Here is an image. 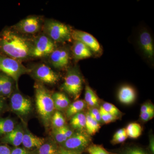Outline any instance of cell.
<instances>
[{
	"mask_svg": "<svg viewBox=\"0 0 154 154\" xmlns=\"http://www.w3.org/2000/svg\"><path fill=\"white\" fill-rule=\"evenodd\" d=\"M74 152H72L60 146L59 149L57 154H74Z\"/></svg>",
	"mask_w": 154,
	"mask_h": 154,
	"instance_id": "obj_41",
	"label": "cell"
},
{
	"mask_svg": "<svg viewBox=\"0 0 154 154\" xmlns=\"http://www.w3.org/2000/svg\"><path fill=\"white\" fill-rule=\"evenodd\" d=\"M136 96L134 89L129 86H123L119 91V100L123 104L126 105L131 104L135 100Z\"/></svg>",
	"mask_w": 154,
	"mask_h": 154,
	"instance_id": "obj_17",
	"label": "cell"
},
{
	"mask_svg": "<svg viewBox=\"0 0 154 154\" xmlns=\"http://www.w3.org/2000/svg\"><path fill=\"white\" fill-rule=\"evenodd\" d=\"M72 39L81 42L91 50V51L99 52L101 51L99 42L93 35L85 31L80 30L72 31Z\"/></svg>",
	"mask_w": 154,
	"mask_h": 154,
	"instance_id": "obj_11",
	"label": "cell"
},
{
	"mask_svg": "<svg viewBox=\"0 0 154 154\" xmlns=\"http://www.w3.org/2000/svg\"><path fill=\"white\" fill-rule=\"evenodd\" d=\"M43 29L46 36L54 42L63 43L71 41L72 30L69 26L55 20H46Z\"/></svg>",
	"mask_w": 154,
	"mask_h": 154,
	"instance_id": "obj_3",
	"label": "cell"
},
{
	"mask_svg": "<svg viewBox=\"0 0 154 154\" xmlns=\"http://www.w3.org/2000/svg\"><path fill=\"white\" fill-rule=\"evenodd\" d=\"M24 133L22 128L17 126L11 132L5 135L2 139L3 142L15 147H19L22 144Z\"/></svg>",
	"mask_w": 154,
	"mask_h": 154,
	"instance_id": "obj_15",
	"label": "cell"
},
{
	"mask_svg": "<svg viewBox=\"0 0 154 154\" xmlns=\"http://www.w3.org/2000/svg\"><path fill=\"white\" fill-rule=\"evenodd\" d=\"M117 154H149L141 148L137 146L127 147L119 150Z\"/></svg>",
	"mask_w": 154,
	"mask_h": 154,
	"instance_id": "obj_30",
	"label": "cell"
},
{
	"mask_svg": "<svg viewBox=\"0 0 154 154\" xmlns=\"http://www.w3.org/2000/svg\"><path fill=\"white\" fill-rule=\"evenodd\" d=\"M154 141L153 137L152 136L150 138L149 145V148L151 154H154Z\"/></svg>",
	"mask_w": 154,
	"mask_h": 154,
	"instance_id": "obj_42",
	"label": "cell"
},
{
	"mask_svg": "<svg viewBox=\"0 0 154 154\" xmlns=\"http://www.w3.org/2000/svg\"><path fill=\"white\" fill-rule=\"evenodd\" d=\"M99 110L100 111V114H101L102 122L105 124H108V123L115 121L116 119H117L112 115H110V113L105 111L102 106L100 107Z\"/></svg>",
	"mask_w": 154,
	"mask_h": 154,
	"instance_id": "obj_32",
	"label": "cell"
},
{
	"mask_svg": "<svg viewBox=\"0 0 154 154\" xmlns=\"http://www.w3.org/2000/svg\"><path fill=\"white\" fill-rule=\"evenodd\" d=\"M89 154H117L108 151L102 146L91 144L86 150Z\"/></svg>",
	"mask_w": 154,
	"mask_h": 154,
	"instance_id": "obj_29",
	"label": "cell"
},
{
	"mask_svg": "<svg viewBox=\"0 0 154 154\" xmlns=\"http://www.w3.org/2000/svg\"><path fill=\"white\" fill-rule=\"evenodd\" d=\"M33 77L41 82L54 85L59 80V76L45 64L41 63L33 67L31 72Z\"/></svg>",
	"mask_w": 154,
	"mask_h": 154,
	"instance_id": "obj_8",
	"label": "cell"
},
{
	"mask_svg": "<svg viewBox=\"0 0 154 154\" xmlns=\"http://www.w3.org/2000/svg\"><path fill=\"white\" fill-rule=\"evenodd\" d=\"M154 110V106L150 102H146L141 107L140 113Z\"/></svg>",
	"mask_w": 154,
	"mask_h": 154,
	"instance_id": "obj_36",
	"label": "cell"
},
{
	"mask_svg": "<svg viewBox=\"0 0 154 154\" xmlns=\"http://www.w3.org/2000/svg\"><path fill=\"white\" fill-rule=\"evenodd\" d=\"M2 94L3 96L8 97L11 96L13 88L14 80L11 77L4 73H2Z\"/></svg>",
	"mask_w": 154,
	"mask_h": 154,
	"instance_id": "obj_24",
	"label": "cell"
},
{
	"mask_svg": "<svg viewBox=\"0 0 154 154\" xmlns=\"http://www.w3.org/2000/svg\"><path fill=\"white\" fill-rule=\"evenodd\" d=\"M55 48V42L45 34H42L32 42L30 57H45L49 56Z\"/></svg>",
	"mask_w": 154,
	"mask_h": 154,
	"instance_id": "obj_6",
	"label": "cell"
},
{
	"mask_svg": "<svg viewBox=\"0 0 154 154\" xmlns=\"http://www.w3.org/2000/svg\"><path fill=\"white\" fill-rule=\"evenodd\" d=\"M86 103L84 100H77L70 104L67 108L66 114L68 117H71L80 113L85 107Z\"/></svg>",
	"mask_w": 154,
	"mask_h": 154,
	"instance_id": "obj_20",
	"label": "cell"
},
{
	"mask_svg": "<svg viewBox=\"0 0 154 154\" xmlns=\"http://www.w3.org/2000/svg\"><path fill=\"white\" fill-rule=\"evenodd\" d=\"M54 107L58 111L63 110L67 108L70 105L69 99L63 93L56 92L52 95Z\"/></svg>",
	"mask_w": 154,
	"mask_h": 154,
	"instance_id": "obj_19",
	"label": "cell"
},
{
	"mask_svg": "<svg viewBox=\"0 0 154 154\" xmlns=\"http://www.w3.org/2000/svg\"><path fill=\"white\" fill-rule=\"evenodd\" d=\"M139 41L144 53L149 58H152L154 55V47L150 34L146 30L143 31L140 35Z\"/></svg>",
	"mask_w": 154,
	"mask_h": 154,
	"instance_id": "obj_13",
	"label": "cell"
},
{
	"mask_svg": "<svg viewBox=\"0 0 154 154\" xmlns=\"http://www.w3.org/2000/svg\"><path fill=\"white\" fill-rule=\"evenodd\" d=\"M11 154H31L29 150L24 147H15L11 150Z\"/></svg>",
	"mask_w": 154,
	"mask_h": 154,
	"instance_id": "obj_35",
	"label": "cell"
},
{
	"mask_svg": "<svg viewBox=\"0 0 154 154\" xmlns=\"http://www.w3.org/2000/svg\"><path fill=\"white\" fill-rule=\"evenodd\" d=\"M82 85V79L78 69L76 67L69 69L62 89L75 99H76L81 94Z\"/></svg>",
	"mask_w": 154,
	"mask_h": 154,
	"instance_id": "obj_5",
	"label": "cell"
},
{
	"mask_svg": "<svg viewBox=\"0 0 154 154\" xmlns=\"http://www.w3.org/2000/svg\"><path fill=\"white\" fill-rule=\"evenodd\" d=\"M49 62L56 69H62L68 65L69 54L64 48H56L49 55Z\"/></svg>",
	"mask_w": 154,
	"mask_h": 154,
	"instance_id": "obj_12",
	"label": "cell"
},
{
	"mask_svg": "<svg viewBox=\"0 0 154 154\" xmlns=\"http://www.w3.org/2000/svg\"><path fill=\"white\" fill-rule=\"evenodd\" d=\"M32 42L11 29L0 33V52L20 61L30 57Z\"/></svg>",
	"mask_w": 154,
	"mask_h": 154,
	"instance_id": "obj_1",
	"label": "cell"
},
{
	"mask_svg": "<svg viewBox=\"0 0 154 154\" xmlns=\"http://www.w3.org/2000/svg\"><path fill=\"white\" fill-rule=\"evenodd\" d=\"M154 116V110L140 113V119L142 121L147 122L151 120Z\"/></svg>",
	"mask_w": 154,
	"mask_h": 154,
	"instance_id": "obj_34",
	"label": "cell"
},
{
	"mask_svg": "<svg viewBox=\"0 0 154 154\" xmlns=\"http://www.w3.org/2000/svg\"><path fill=\"white\" fill-rule=\"evenodd\" d=\"M86 121L85 128L87 132L90 135L95 134L100 128V124L97 122L94 119L91 117V116L88 113L86 115Z\"/></svg>",
	"mask_w": 154,
	"mask_h": 154,
	"instance_id": "obj_23",
	"label": "cell"
},
{
	"mask_svg": "<svg viewBox=\"0 0 154 154\" xmlns=\"http://www.w3.org/2000/svg\"><path fill=\"white\" fill-rule=\"evenodd\" d=\"M0 71L12 78L17 85L20 77L22 75L30 73L31 69L24 66L20 61L0 56Z\"/></svg>",
	"mask_w": 154,
	"mask_h": 154,
	"instance_id": "obj_4",
	"label": "cell"
},
{
	"mask_svg": "<svg viewBox=\"0 0 154 154\" xmlns=\"http://www.w3.org/2000/svg\"><path fill=\"white\" fill-rule=\"evenodd\" d=\"M64 134L66 136L67 138H69L74 133V132L68 126L65 125L63 127L60 128Z\"/></svg>",
	"mask_w": 154,
	"mask_h": 154,
	"instance_id": "obj_37",
	"label": "cell"
},
{
	"mask_svg": "<svg viewBox=\"0 0 154 154\" xmlns=\"http://www.w3.org/2000/svg\"><path fill=\"white\" fill-rule=\"evenodd\" d=\"M45 142V139L38 137L27 131L24 133L22 144L24 148L29 150L38 148Z\"/></svg>",
	"mask_w": 154,
	"mask_h": 154,
	"instance_id": "obj_14",
	"label": "cell"
},
{
	"mask_svg": "<svg viewBox=\"0 0 154 154\" xmlns=\"http://www.w3.org/2000/svg\"><path fill=\"white\" fill-rule=\"evenodd\" d=\"M15 128V124L12 119L0 117V135L11 132Z\"/></svg>",
	"mask_w": 154,
	"mask_h": 154,
	"instance_id": "obj_25",
	"label": "cell"
},
{
	"mask_svg": "<svg viewBox=\"0 0 154 154\" xmlns=\"http://www.w3.org/2000/svg\"><path fill=\"white\" fill-rule=\"evenodd\" d=\"M125 134H126L125 128H121V129L119 130L115 133V134L113 135V139L119 137L121 136L122 135Z\"/></svg>",
	"mask_w": 154,
	"mask_h": 154,
	"instance_id": "obj_40",
	"label": "cell"
},
{
	"mask_svg": "<svg viewBox=\"0 0 154 154\" xmlns=\"http://www.w3.org/2000/svg\"><path fill=\"white\" fill-rule=\"evenodd\" d=\"M12 110L21 116L29 114L32 110V103L30 99L19 93H14L11 98Z\"/></svg>",
	"mask_w": 154,
	"mask_h": 154,
	"instance_id": "obj_9",
	"label": "cell"
},
{
	"mask_svg": "<svg viewBox=\"0 0 154 154\" xmlns=\"http://www.w3.org/2000/svg\"><path fill=\"white\" fill-rule=\"evenodd\" d=\"M88 113H89V115L91 116L92 118L94 119V120L99 122V124L103 122L102 118H101V114H100L99 109L94 107L91 109Z\"/></svg>",
	"mask_w": 154,
	"mask_h": 154,
	"instance_id": "obj_33",
	"label": "cell"
},
{
	"mask_svg": "<svg viewBox=\"0 0 154 154\" xmlns=\"http://www.w3.org/2000/svg\"><path fill=\"white\" fill-rule=\"evenodd\" d=\"M11 150L5 145H0V154H11Z\"/></svg>",
	"mask_w": 154,
	"mask_h": 154,
	"instance_id": "obj_39",
	"label": "cell"
},
{
	"mask_svg": "<svg viewBox=\"0 0 154 154\" xmlns=\"http://www.w3.org/2000/svg\"><path fill=\"white\" fill-rule=\"evenodd\" d=\"M125 129L128 136L134 139L139 137L142 131L140 125L137 123H130L128 125Z\"/></svg>",
	"mask_w": 154,
	"mask_h": 154,
	"instance_id": "obj_26",
	"label": "cell"
},
{
	"mask_svg": "<svg viewBox=\"0 0 154 154\" xmlns=\"http://www.w3.org/2000/svg\"><path fill=\"white\" fill-rule=\"evenodd\" d=\"M102 107L105 111L110 113V115L116 119H118L122 116V113L119 110L118 108L111 103L105 102L103 103Z\"/></svg>",
	"mask_w": 154,
	"mask_h": 154,
	"instance_id": "obj_28",
	"label": "cell"
},
{
	"mask_svg": "<svg viewBox=\"0 0 154 154\" xmlns=\"http://www.w3.org/2000/svg\"><path fill=\"white\" fill-rule=\"evenodd\" d=\"M35 99L37 112L45 125L48 126L55 109L52 95L44 86L37 84L35 85Z\"/></svg>",
	"mask_w": 154,
	"mask_h": 154,
	"instance_id": "obj_2",
	"label": "cell"
},
{
	"mask_svg": "<svg viewBox=\"0 0 154 154\" xmlns=\"http://www.w3.org/2000/svg\"><path fill=\"white\" fill-rule=\"evenodd\" d=\"M128 137V136L127 134H125L122 135L119 137L113 139L112 140V143L114 144L122 143L124 142V141L126 140Z\"/></svg>",
	"mask_w": 154,
	"mask_h": 154,
	"instance_id": "obj_38",
	"label": "cell"
},
{
	"mask_svg": "<svg viewBox=\"0 0 154 154\" xmlns=\"http://www.w3.org/2000/svg\"><path fill=\"white\" fill-rule=\"evenodd\" d=\"M74 154H82V153H77V152H75Z\"/></svg>",
	"mask_w": 154,
	"mask_h": 154,
	"instance_id": "obj_45",
	"label": "cell"
},
{
	"mask_svg": "<svg viewBox=\"0 0 154 154\" xmlns=\"http://www.w3.org/2000/svg\"><path fill=\"white\" fill-rule=\"evenodd\" d=\"M91 142L90 135L79 131L74 133L60 146L70 151L82 153L91 144Z\"/></svg>",
	"mask_w": 154,
	"mask_h": 154,
	"instance_id": "obj_7",
	"label": "cell"
},
{
	"mask_svg": "<svg viewBox=\"0 0 154 154\" xmlns=\"http://www.w3.org/2000/svg\"><path fill=\"white\" fill-rule=\"evenodd\" d=\"M53 135L57 143L61 145L67 139L60 128H54Z\"/></svg>",
	"mask_w": 154,
	"mask_h": 154,
	"instance_id": "obj_31",
	"label": "cell"
},
{
	"mask_svg": "<svg viewBox=\"0 0 154 154\" xmlns=\"http://www.w3.org/2000/svg\"><path fill=\"white\" fill-rule=\"evenodd\" d=\"M41 26V21L39 17L30 16L19 21L14 26V28L21 33L33 34L39 31Z\"/></svg>",
	"mask_w": 154,
	"mask_h": 154,
	"instance_id": "obj_10",
	"label": "cell"
},
{
	"mask_svg": "<svg viewBox=\"0 0 154 154\" xmlns=\"http://www.w3.org/2000/svg\"><path fill=\"white\" fill-rule=\"evenodd\" d=\"M3 107V103L2 101L0 99V111L2 110Z\"/></svg>",
	"mask_w": 154,
	"mask_h": 154,
	"instance_id": "obj_44",
	"label": "cell"
},
{
	"mask_svg": "<svg viewBox=\"0 0 154 154\" xmlns=\"http://www.w3.org/2000/svg\"><path fill=\"white\" fill-rule=\"evenodd\" d=\"M85 102L91 107H96L99 105V98L94 91L88 85L85 87Z\"/></svg>",
	"mask_w": 154,
	"mask_h": 154,
	"instance_id": "obj_21",
	"label": "cell"
},
{
	"mask_svg": "<svg viewBox=\"0 0 154 154\" xmlns=\"http://www.w3.org/2000/svg\"><path fill=\"white\" fill-rule=\"evenodd\" d=\"M86 121V115L80 112L72 116L70 124L75 129L81 130L85 128Z\"/></svg>",
	"mask_w": 154,
	"mask_h": 154,
	"instance_id": "obj_22",
	"label": "cell"
},
{
	"mask_svg": "<svg viewBox=\"0 0 154 154\" xmlns=\"http://www.w3.org/2000/svg\"><path fill=\"white\" fill-rule=\"evenodd\" d=\"M51 122L54 128H60L65 125V119L59 111H55L53 114Z\"/></svg>",
	"mask_w": 154,
	"mask_h": 154,
	"instance_id": "obj_27",
	"label": "cell"
},
{
	"mask_svg": "<svg viewBox=\"0 0 154 154\" xmlns=\"http://www.w3.org/2000/svg\"><path fill=\"white\" fill-rule=\"evenodd\" d=\"M60 146L56 143L53 141L45 142L38 148L30 152L31 154H57L59 149Z\"/></svg>",
	"mask_w": 154,
	"mask_h": 154,
	"instance_id": "obj_18",
	"label": "cell"
},
{
	"mask_svg": "<svg viewBox=\"0 0 154 154\" xmlns=\"http://www.w3.org/2000/svg\"><path fill=\"white\" fill-rule=\"evenodd\" d=\"M2 73H0V94H2Z\"/></svg>",
	"mask_w": 154,
	"mask_h": 154,
	"instance_id": "obj_43",
	"label": "cell"
},
{
	"mask_svg": "<svg viewBox=\"0 0 154 154\" xmlns=\"http://www.w3.org/2000/svg\"><path fill=\"white\" fill-rule=\"evenodd\" d=\"M72 52L76 60L91 57L93 55L92 51L86 45L81 42L75 41L72 47Z\"/></svg>",
	"mask_w": 154,
	"mask_h": 154,
	"instance_id": "obj_16",
	"label": "cell"
}]
</instances>
